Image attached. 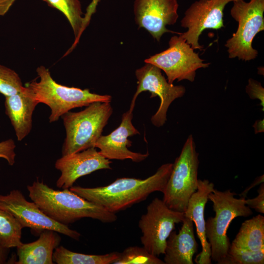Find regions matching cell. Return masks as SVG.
<instances>
[{"instance_id": "1", "label": "cell", "mask_w": 264, "mask_h": 264, "mask_svg": "<svg viewBox=\"0 0 264 264\" xmlns=\"http://www.w3.org/2000/svg\"><path fill=\"white\" fill-rule=\"evenodd\" d=\"M173 163L162 164L145 179L123 177L110 184L93 188L72 186L69 189L85 199L116 214L145 200L154 192L163 193Z\"/></svg>"}, {"instance_id": "2", "label": "cell", "mask_w": 264, "mask_h": 264, "mask_svg": "<svg viewBox=\"0 0 264 264\" xmlns=\"http://www.w3.org/2000/svg\"><path fill=\"white\" fill-rule=\"evenodd\" d=\"M29 197L48 217L67 225L84 218L112 223L117 219L98 204L81 197L69 189L55 190L38 180L27 187Z\"/></svg>"}, {"instance_id": "3", "label": "cell", "mask_w": 264, "mask_h": 264, "mask_svg": "<svg viewBox=\"0 0 264 264\" xmlns=\"http://www.w3.org/2000/svg\"><path fill=\"white\" fill-rule=\"evenodd\" d=\"M38 82L27 83V88L38 103H44L51 109L50 123L57 121L70 110L88 106L96 102H110L111 96L92 93L89 89L68 87L56 82L49 70L43 66L37 67Z\"/></svg>"}, {"instance_id": "4", "label": "cell", "mask_w": 264, "mask_h": 264, "mask_svg": "<svg viewBox=\"0 0 264 264\" xmlns=\"http://www.w3.org/2000/svg\"><path fill=\"white\" fill-rule=\"evenodd\" d=\"M235 195L230 189L220 191L214 189L208 195L215 215L205 221L206 236L210 245L211 260L218 264L226 257L231 244L227 232L232 221L253 213L245 204V198H236Z\"/></svg>"}, {"instance_id": "5", "label": "cell", "mask_w": 264, "mask_h": 264, "mask_svg": "<svg viewBox=\"0 0 264 264\" xmlns=\"http://www.w3.org/2000/svg\"><path fill=\"white\" fill-rule=\"evenodd\" d=\"M112 111L110 102H96L81 111L64 114L62 118L66 137L62 156L95 147Z\"/></svg>"}, {"instance_id": "6", "label": "cell", "mask_w": 264, "mask_h": 264, "mask_svg": "<svg viewBox=\"0 0 264 264\" xmlns=\"http://www.w3.org/2000/svg\"><path fill=\"white\" fill-rule=\"evenodd\" d=\"M198 154L192 135L185 142L173 163L163 193V201L170 209L184 213L189 199L198 190Z\"/></svg>"}, {"instance_id": "7", "label": "cell", "mask_w": 264, "mask_h": 264, "mask_svg": "<svg viewBox=\"0 0 264 264\" xmlns=\"http://www.w3.org/2000/svg\"><path fill=\"white\" fill-rule=\"evenodd\" d=\"M232 17L238 22L237 31L225 44L229 58L249 61L255 59L258 51L252 47L257 34L264 30V0L233 1Z\"/></svg>"}, {"instance_id": "8", "label": "cell", "mask_w": 264, "mask_h": 264, "mask_svg": "<svg viewBox=\"0 0 264 264\" xmlns=\"http://www.w3.org/2000/svg\"><path fill=\"white\" fill-rule=\"evenodd\" d=\"M184 213L169 208L162 199L154 198L138 221L143 247L156 256L164 254L167 241L175 225L182 222Z\"/></svg>"}, {"instance_id": "9", "label": "cell", "mask_w": 264, "mask_h": 264, "mask_svg": "<svg viewBox=\"0 0 264 264\" xmlns=\"http://www.w3.org/2000/svg\"><path fill=\"white\" fill-rule=\"evenodd\" d=\"M169 47L159 53L145 60V63L153 64L166 74L167 81L173 84L187 80H195L196 71L201 68H207L210 63H204L198 53L179 36H173L169 42Z\"/></svg>"}, {"instance_id": "10", "label": "cell", "mask_w": 264, "mask_h": 264, "mask_svg": "<svg viewBox=\"0 0 264 264\" xmlns=\"http://www.w3.org/2000/svg\"><path fill=\"white\" fill-rule=\"evenodd\" d=\"M0 209L11 214L23 228H30L36 233L50 230L76 241L81 237L77 231L48 217L35 202L27 201L19 190H12L6 195L0 194Z\"/></svg>"}, {"instance_id": "11", "label": "cell", "mask_w": 264, "mask_h": 264, "mask_svg": "<svg viewBox=\"0 0 264 264\" xmlns=\"http://www.w3.org/2000/svg\"><path fill=\"white\" fill-rule=\"evenodd\" d=\"M161 70L155 66L149 63H146L136 70L135 74L137 80V87L130 108L133 110L136 98L143 91H149L151 93V98L158 96L160 99V105L151 119L152 124L157 127L165 124L169 106L175 100L182 97L186 91L184 86H175L169 83Z\"/></svg>"}, {"instance_id": "12", "label": "cell", "mask_w": 264, "mask_h": 264, "mask_svg": "<svg viewBox=\"0 0 264 264\" xmlns=\"http://www.w3.org/2000/svg\"><path fill=\"white\" fill-rule=\"evenodd\" d=\"M237 0H198L188 8L181 20V26L188 30L179 35L195 49L201 50L199 38L207 29L223 27V10L229 2Z\"/></svg>"}, {"instance_id": "13", "label": "cell", "mask_w": 264, "mask_h": 264, "mask_svg": "<svg viewBox=\"0 0 264 264\" xmlns=\"http://www.w3.org/2000/svg\"><path fill=\"white\" fill-rule=\"evenodd\" d=\"M177 0H135L134 13L135 23L144 28L159 42L165 33L171 32L166 25L174 24L178 18Z\"/></svg>"}, {"instance_id": "14", "label": "cell", "mask_w": 264, "mask_h": 264, "mask_svg": "<svg viewBox=\"0 0 264 264\" xmlns=\"http://www.w3.org/2000/svg\"><path fill=\"white\" fill-rule=\"evenodd\" d=\"M111 163L95 147L62 156L55 164L56 169L61 173L56 181V186L69 189L80 177L98 170L111 169Z\"/></svg>"}, {"instance_id": "15", "label": "cell", "mask_w": 264, "mask_h": 264, "mask_svg": "<svg viewBox=\"0 0 264 264\" xmlns=\"http://www.w3.org/2000/svg\"><path fill=\"white\" fill-rule=\"evenodd\" d=\"M133 110L130 109L122 115L120 125L109 134L101 135L97 141L95 147L108 159H131L134 162H140L146 159L149 154L135 153L130 151L128 147L132 145L129 137L139 134V131L132 123Z\"/></svg>"}, {"instance_id": "16", "label": "cell", "mask_w": 264, "mask_h": 264, "mask_svg": "<svg viewBox=\"0 0 264 264\" xmlns=\"http://www.w3.org/2000/svg\"><path fill=\"white\" fill-rule=\"evenodd\" d=\"M214 189V184L208 180L198 179V190L190 198L184 212L185 216L195 223L197 235L201 243L202 250L195 259L198 264L212 263L210 245L206 236L204 210L208 200V195Z\"/></svg>"}, {"instance_id": "17", "label": "cell", "mask_w": 264, "mask_h": 264, "mask_svg": "<svg viewBox=\"0 0 264 264\" xmlns=\"http://www.w3.org/2000/svg\"><path fill=\"white\" fill-rule=\"evenodd\" d=\"M38 104L25 86L22 91L5 97V113L10 120L18 141H22L30 133L33 113Z\"/></svg>"}, {"instance_id": "18", "label": "cell", "mask_w": 264, "mask_h": 264, "mask_svg": "<svg viewBox=\"0 0 264 264\" xmlns=\"http://www.w3.org/2000/svg\"><path fill=\"white\" fill-rule=\"evenodd\" d=\"M178 233L174 230L169 236L165 251V264H193V258L197 252L194 222L184 215Z\"/></svg>"}, {"instance_id": "19", "label": "cell", "mask_w": 264, "mask_h": 264, "mask_svg": "<svg viewBox=\"0 0 264 264\" xmlns=\"http://www.w3.org/2000/svg\"><path fill=\"white\" fill-rule=\"evenodd\" d=\"M58 232L50 230L42 231L39 239L32 242L22 243L17 247L18 260L16 264H53L54 250L61 242Z\"/></svg>"}, {"instance_id": "20", "label": "cell", "mask_w": 264, "mask_h": 264, "mask_svg": "<svg viewBox=\"0 0 264 264\" xmlns=\"http://www.w3.org/2000/svg\"><path fill=\"white\" fill-rule=\"evenodd\" d=\"M231 244L252 251L264 249V217L259 214L242 222Z\"/></svg>"}, {"instance_id": "21", "label": "cell", "mask_w": 264, "mask_h": 264, "mask_svg": "<svg viewBox=\"0 0 264 264\" xmlns=\"http://www.w3.org/2000/svg\"><path fill=\"white\" fill-rule=\"evenodd\" d=\"M119 252L106 254H86L71 251L63 246H58L53 254V262L57 264H112Z\"/></svg>"}, {"instance_id": "22", "label": "cell", "mask_w": 264, "mask_h": 264, "mask_svg": "<svg viewBox=\"0 0 264 264\" xmlns=\"http://www.w3.org/2000/svg\"><path fill=\"white\" fill-rule=\"evenodd\" d=\"M48 6L61 12L66 17L73 30L75 40L73 46L78 43L85 28L86 20L83 17L79 0H43Z\"/></svg>"}, {"instance_id": "23", "label": "cell", "mask_w": 264, "mask_h": 264, "mask_svg": "<svg viewBox=\"0 0 264 264\" xmlns=\"http://www.w3.org/2000/svg\"><path fill=\"white\" fill-rule=\"evenodd\" d=\"M22 226L11 214L0 209V246L8 249L17 247L21 242Z\"/></svg>"}, {"instance_id": "24", "label": "cell", "mask_w": 264, "mask_h": 264, "mask_svg": "<svg viewBox=\"0 0 264 264\" xmlns=\"http://www.w3.org/2000/svg\"><path fill=\"white\" fill-rule=\"evenodd\" d=\"M112 264H165L164 262L148 252L143 247L129 246L119 253Z\"/></svg>"}, {"instance_id": "25", "label": "cell", "mask_w": 264, "mask_h": 264, "mask_svg": "<svg viewBox=\"0 0 264 264\" xmlns=\"http://www.w3.org/2000/svg\"><path fill=\"white\" fill-rule=\"evenodd\" d=\"M264 249L252 251L230 244L227 255L220 264H264Z\"/></svg>"}, {"instance_id": "26", "label": "cell", "mask_w": 264, "mask_h": 264, "mask_svg": "<svg viewBox=\"0 0 264 264\" xmlns=\"http://www.w3.org/2000/svg\"><path fill=\"white\" fill-rule=\"evenodd\" d=\"M24 89L22 80L14 70L0 64V93L11 96Z\"/></svg>"}, {"instance_id": "27", "label": "cell", "mask_w": 264, "mask_h": 264, "mask_svg": "<svg viewBox=\"0 0 264 264\" xmlns=\"http://www.w3.org/2000/svg\"><path fill=\"white\" fill-rule=\"evenodd\" d=\"M15 143L12 139L0 142V158L5 159L11 166L15 162Z\"/></svg>"}, {"instance_id": "28", "label": "cell", "mask_w": 264, "mask_h": 264, "mask_svg": "<svg viewBox=\"0 0 264 264\" xmlns=\"http://www.w3.org/2000/svg\"><path fill=\"white\" fill-rule=\"evenodd\" d=\"M246 92L251 99L260 100L264 109V89L260 82L251 78L249 79L248 85L246 87Z\"/></svg>"}, {"instance_id": "29", "label": "cell", "mask_w": 264, "mask_h": 264, "mask_svg": "<svg viewBox=\"0 0 264 264\" xmlns=\"http://www.w3.org/2000/svg\"><path fill=\"white\" fill-rule=\"evenodd\" d=\"M258 195L253 198L245 200V204L256 212L264 213V184L262 183L258 190Z\"/></svg>"}, {"instance_id": "30", "label": "cell", "mask_w": 264, "mask_h": 264, "mask_svg": "<svg viewBox=\"0 0 264 264\" xmlns=\"http://www.w3.org/2000/svg\"><path fill=\"white\" fill-rule=\"evenodd\" d=\"M15 1L16 0H0V16L6 14Z\"/></svg>"}, {"instance_id": "31", "label": "cell", "mask_w": 264, "mask_h": 264, "mask_svg": "<svg viewBox=\"0 0 264 264\" xmlns=\"http://www.w3.org/2000/svg\"><path fill=\"white\" fill-rule=\"evenodd\" d=\"M264 183V175L257 177L254 182L247 187L240 195V197L245 198L249 191L256 185Z\"/></svg>"}, {"instance_id": "32", "label": "cell", "mask_w": 264, "mask_h": 264, "mask_svg": "<svg viewBox=\"0 0 264 264\" xmlns=\"http://www.w3.org/2000/svg\"><path fill=\"white\" fill-rule=\"evenodd\" d=\"M99 1V0H92V2L89 5L87 10V17H88L89 16H90L92 14V13H93L94 10L95 9L96 6Z\"/></svg>"}, {"instance_id": "33", "label": "cell", "mask_w": 264, "mask_h": 264, "mask_svg": "<svg viewBox=\"0 0 264 264\" xmlns=\"http://www.w3.org/2000/svg\"><path fill=\"white\" fill-rule=\"evenodd\" d=\"M7 249L2 248L0 246V264L5 262L7 259Z\"/></svg>"}]
</instances>
